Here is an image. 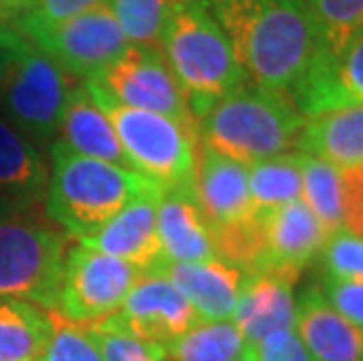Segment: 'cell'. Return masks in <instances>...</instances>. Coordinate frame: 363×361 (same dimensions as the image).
<instances>
[{
    "label": "cell",
    "instance_id": "obj_7",
    "mask_svg": "<svg viewBox=\"0 0 363 361\" xmlns=\"http://www.w3.org/2000/svg\"><path fill=\"white\" fill-rule=\"evenodd\" d=\"M66 237L35 206L0 204V301L14 298L54 310L66 265Z\"/></svg>",
    "mask_w": 363,
    "mask_h": 361
},
{
    "label": "cell",
    "instance_id": "obj_37",
    "mask_svg": "<svg viewBox=\"0 0 363 361\" xmlns=\"http://www.w3.org/2000/svg\"><path fill=\"white\" fill-rule=\"evenodd\" d=\"M14 28V26H0V43H3V38L7 35V30Z\"/></svg>",
    "mask_w": 363,
    "mask_h": 361
},
{
    "label": "cell",
    "instance_id": "obj_1",
    "mask_svg": "<svg viewBox=\"0 0 363 361\" xmlns=\"http://www.w3.org/2000/svg\"><path fill=\"white\" fill-rule=\"evenodd\" d=\"M249 82L289 96L319 50L310 0H206Z\"/></svg>",
    "mask_w": 363,
    "mask_h": 361
},
{
    "label": "cell",
    "instance_id": "obj_12",
    "mask_svg": "<svg viewBox=\"0 0 363 361\" xmlns=\"http://www.w3.org/2000/svg\"><path fill=\"white\" fill-rule=\"evenodd\" d=\"M296 109L312 115L363 109V28L335 50H316L305 78L291 94Z\"/></svg>",
    "mask_w": 363,
    "mask_h": 361
},
{
    "label": "cell",
    "instance_id": "obj_28",
    "mask_svg": "<svg viewBox=\"0 0 363 361\" xmlns=\"http://www.w3.org/2000/svg\"><path fill=\"white\" fill-rule=\"evenodd\" d=\"M319 50H335L363 28V0H310Z\"/></svg>",
    "mask_w": 363,
    "mask_h": 361
},
{
    "label": "cell",
    "instance_id": "obj_33",
    "mask_svg": "<svg viewBox=\"0 0 363 361\" xmlns=\"http://www.w3.org/2000/svg\"><path fill=\"white\" fill-rule=\"evenodd\" d=\"M94 5H101V0H38L30 10L21 14L35 21H45V24H54V21L71 19Z\"/></svg>",
    "mask_w": 363,
    "mask_h": 361
},
{
    "label": "cell",
    "instance_id": "obj_11",
    "mask_svg": "<svg viewBox=\"0 0 363 361\" xmlns=\"http://www.w3.org/2000/svg\"><path fill=\"white\" fill-rule=\"evenodd\" d=\"M199 321V314L172 282L157 272H145L127 294L120 310L91 321L89 326L96 331H120L136 340L169 348Z\"/></svg>",
    "mask_w": 363,
    "mask_h": 361
},
{
    "label": "cell",
    "instance_id": "obj_34",
    "mask_svg": "<svg viewBox=\"0 0 363 361\" xmlns=\"http://www.w3.org/2000/svg\"><path fill=\"white\" fill-rule=\"evenodd\" d=\"M38 3V0H0V5L3 7H7V10H10L12 14H19L21 12H26V10H30V7H33Z\"/></svg>",
    "mask_w": 363,
    "mask_h": 361
},
{
    "label": "cell",
    "instance_id": "obj_21",
    "mask_svg": "<svg viewBox=\"0 0 363 361\" xmlns=\"http://www.w3.org/2000/svg\"><path fill=\"white\" fill-rule=\"evenodd\" d=\"M61 143L71 150L80 152L84 157H94L101 162L118 165L122 169H131L125 150H122L113 122L99 109V104L91 99L87 87L80 82L75 84L71 99L66 104L64 118H61ZM134 172V169H131Z\"/></svg>",
    "mask_w": 363,
    "mask_h": 361
},
{
    "label": "cell",
    "instance_id": "obj_3",
    "mask_svg": "<svg viewBox=\"0 0 363 361\" xmlns=\"http://www.w3.org/2000/svg\"><path fill=\"white\" fill-rule=\"evenodd\" d=\"M176 82L199 120L216 101L249 82L206 0H181L160 38Z\"/></svg>",
    "mask_w": 363,
    "mask_h": 361
},
{
    "label": "cell",
    "instance_id": "obj_26",
    "mask_svg": "<svg viewBox=\"0 0 363 361\" xmlns=\"http://www.w3.org/2000/svg\"><path fill=\"white\" fill-rule=\"evenodd\" d=\"M181 0H111L108 7L129 45L160 48V38Z\"/></svg>",
    "mask_w": 363,
    "mask_h": 361
},
{
    "label": "cell",
    "instance_id": "obj_24",
    "mask_svg": "<svg viewBox=\"0 0 363 361\" xmlns=\"http://www.w3.org/2000/svg\"><path fill=\"white\" fill-rule=\"evenodd\" d=\"M249 193L253 216L279 209L303 197V167L300 152H286L249 167Z\"/></svg>",
    "mask_w": 363,
    "mask_h": 361
},
{
    "label": "cell",
    "instance_id": "obj_31",
    "mask_svg": "<svg viewBox=\"0 0 363 361\" xmlns=\"http://www.w3.org/2000/svg\"><path fill=\"white\" fill-rule=\"evenodd\" d=\"M323 296L350 324L363 331V279H323Z\"/></svg>",
    "mask_w": 363,
    "mask_h": 361
},
{
    "label": "cell",
    "instance_id": "obj_36",
    "mask_svg": "<svg viewBox=\"0 0 363 361\" xmlns=\"http://www.w3.org/2000/svg\"><path fill=\"white\" fill-rule=\"evenodd\" d=\"M237 361H258V357H256V348H246V352L242 357H239Z\"/></svg>",
    "mask_w": 363,
    "mask_h": 361
},
{
    "label": "cell",
    "instance_id": "obj_27",
    "mask_svg": "<svg viewBox=\"0 0 363 361\" xmlns=\"http://www.w3.org/2000/svg\"><path fill=\"white\" fill-rule=\"evenodd\" d=\"M52 333L43 357L38 361H104L96 335L87 324H75L50 310Z\"/></svg>",
    "mask_w": 363,
    "mask_h": 361
},
{
    "label": "cell",
    "instance_id": "obj_10",
    "mask_svg": "<svg viewBox=\"0 0 363 361\" xmlns=\"http://www.w3.org/2000/svg\"><path fill=\"white\" fill-rule=\"evenodd\" d=\"M143 272L120 258L78 244L66 253L54 312L75 324H91L120 310Z\"/></svg>",
    "mask_w": 363,
    "mask_h": 361
},
{
    "label": "cell",
    "instance_id": "obj_23",
    "mask_svg": "<svg viewBox=\"0 0 363 361\" xmlns=\"http://www.w3.org/2000/svg\"><path fill=\"white\" fill-rule=\"evenodd\" d=\"M52 333L50 314L26 301H0V361H35Z\"/></svg>",
    "mask_w": 363,
    "mask_h": 361
},
{
    "label": "cell",
    "instance_id": "obj_20",
    "mask_svg": "<svg viewBox=\"0 0 363 361\" xmlns=\"http://www.w3.org/2000/svg\"><path fill=\"white\" fill-rule=\"evenodd\" d=\"M48 176L38 145L0 115V204L38 206L45 202Z\"/></svg>",
    "mask_w": 363,
    "mask_h": 361
},
{
    "label": "cell",
    "instance_id": "obj_13",
    "mask_svg": "<svg viewBox=\"0 0 363 361\" xmlns=\"http://www.w3.org/2000/svg\"><path fill=\"white\" fill-rule=\"evenodd\" d=\"M260 218L262 260L258 272H277L293 282L319 256L328 240L326 226L303 199L289 202Z\"/></svg>",
    "mask_w": 363,
    "mask_h": 361
},
{
    "label": "cell",
    "instance_id": "obj_30",
    "mask_svg": "<svg viewBox=\"0 0 363 361\" xmlns=\"http://www.w3.org/2000/svg\"><path fill=\"white\" fill-rule=\"evenodd\" d=\"M91 331L96 335L104 361H169L167 348H160V345L136 340L120 331H96V328Z\"/></svg>",
    "mask_w": 363,
    "mask_h": 361
},
{
    "label": "cell",
    "instance_id": "obj_35",
    "mask_svg": "<svg viewBox=\"0 0 363 361\" xmlns=\"http://www.w3.org/2000/svg\"><path fill=\"white\" fill-rule=\"evenodd\" d=\"M14 21H17V14H12L7 7L0 5V26H14Z\"/></svg>",
    "mask_w": 363,
    "mask_h": 361
},
{
    "label": "cell",
    "instance_id": "obj_14",
    "mask_svg": "<svg viewBox=\"0 0 363 361\" xmlns=\"http://www.w3.org/2000/svg\"><path fill=\"white\" fill-rule=\"evenodd\" d=\"M162 195H164V190L155 188L143 197L134 199L118 216L108 221L99 233L84 237L78 244L125 260L145 274L160 260L157 206Z\"/></svg>",
    "mask_w": 363,
    "mask_h": 361
},
{
    "label": "cell",
    "instance_id": "obj_32",
    "mask_svg": "<svg viewBox=\"0 0 363 361\" xmlns=\"http://www.w3.org/2000/svg\"><path fill=\"white\" fill-rule=\"evenodd\" d=\"M258 361H312L296 328H284L256 345Z\"/></svg>",
    "mask_w": 363,
    "mask_h": 361
},
{
    "label": "cell",
    "instance_id": "obj_22",
    "mask_svg": "<svg viewBox=\"0 0 363 361\" xmlns=\"http://www.w3.org/2000/svg\"><path fill=\"white\" fill-rule=\"evenodd\" d=\"M296 152L340 169H363V109H340L305 118Z\"/></svg>",
    "mask_w": 363,
    "mask_h": 361
},
{
    "label": "cell",
    "instance_id": "obj_5",
    "mask_svg": "<svg viewBox=\"0 0 363 361\" xmlns=\"http://www.w3.org/2000/svg\"><path fill=\"white\" fill-rule=\"evenodd\" d=\"M75 89L54 61L17 26L0 43V115L33 143H52Z\"/></svg>",
    "mask_w": 363,
    "mask_h": 361
},
{
    "label": "cell",
    "instance_id": "obj_15",
    "mask_svg": "<svg viewBox=\"0 0 363 361\" xmlns=\"http://www.w3.org/2000/svg\"><path fill=\"white\" fill-rule=\"evenodd\" d=\"M148 272H157L172 282L199 319L206 321L233 319L239 291L246 279L244 270L220 258L197 263H157Z\"/></svg>",
    "mask_w": 363,
    "mask_h": 361
},
{
    "label": "cell",
    "instance_id": "obj_19",
    "mask_svg": "<svg viewBox=\"0 0 363 361\" xmlns=\"http://www.w3.org/2000/svg\"><path fill=\"white\" fill-rule=\"evenodd\" d=\"M157 263H197L218 258L211 226L199 209L195 190H169L162 195L157 206Z\"/></svg>",
    "mask_w": 363,
    "mask_h": 361
},
{
    "label": "cell",
    "instance_id": "obj_25",
    "mask_svg": "<svg viewBox=\"0 0 363 361\" xmlns=\"http://www.w3.org/2000/svg\"><path fill=\"white\" fill-rule=\"evenodd\" d=\"M251 348L233 321L202 319L167 348L169 361H237Z\"/></svg>",
    "mask_w": 363,
    "mask_h": 361
},
{
    "label": "cell",
    "instance_id": "obj_4",
    "mask_svg": "<svg viewBox=\"0 0 363 361\" xmlns=\"http://www.w3.org/2000/svg\"><path fill=\"white\" fill-rule=\"evenodd\" d=\"M305 115L289 96L253 82L216 101L197 120V139L246 167L298 150Z\"/></svg>",
    "mask_w": 363,
    "mask_h": 361
},
{
    "label": "cell",
    "instance_id": "obj_8",
    "mask_svg": "<svg viewBox=\"0 0 363 361\" xmlns=\"http://www.w3.org/2000/svg\"><path fill=\"white\" fill-rule=\"evenodd\" d=\"M17 30L43 55H48L66 75L80 78L82 82L96 78L129 48L108 3L94 5L71 19L54 24L19 14Z\"/></svg>",
    "mask_w": 363,
    "mask_h": 361
},
{
    "label": "cell",
    "instance_id": "obj_16",
    "mask_svg": "<svg viewBox=\"0 0 363 361\" xmlns=\"http://www.w3.org/2000/svg\"><path fill=\"white\" fill-rule=\"evenodd\" d=\"M195 197L211 228L237 226L253 216L249 167L199 143Z\"/></svg>",
    "mask_w": 363,
    "mask_h": 361
},
{
    "label": "cell",
    "instance_id": "obj_6",
    "mask_svg": "<svg viewBox=\"0 0 363 361\" xmlns=\"http://www.w3.org/2000/svg\"><path fill=\"white\" fill-rule=\"evenodd\" d=\"M91 99L113 122L129 167L143 179L169 190H195L197 129L185 127L164 115L138 111L113 101L104 91L82 82Z\"/></svg>",
    "mask_w": 363,
    "mask_h": 361
},
{
    "label": "cell",
    "instance_id": "obj_2",
    "mask_svg": "<svg viewBox=\"0 0 363 361\" xmlns=\"http://www.w3.org/2000/svg\"><path fill=\"white\" fill-rule=\"evenodd\" d=\"M50 160L45 216L78 240L99 233L127 204L160 188L131 169L84 157L59 139L50 143Z\"/></svg>",
    "mask_w": 363,
    "mask_h": 361
},
{
    "label": "cell",
    "instance_id": "obj_9",
    "mask_svg": "<svg viewBox=\"0 0 363 361\" xmlns=\"http://www.w3.org/2000/svg\"><path fill=\"white\" fill-rule=\"evenodd\" d=\"M87 84L122 106L164 115L185 127L197 129V120L190 113L188 99L160 48L129 45L96 78L87 80Z\"/></svg>",
    "mask_w": 363,
    "mask_h": 361
},
{
    "label": "cell",
    "instance_id": "obj_29",
    "mask_svg": "<svg viewBox=\"0 0 363 361\" xmlns=\"http://www.w3.org/2000/svg\"><path fill=\"white\" fill-rule=\"evenodd\" d=\"M319 256L328 279H363V235L335 230Z\"/></svg>",
    "mask_w": 363,
    "mask_h": 361
},
{
    "label": "cell",
    "instance_id": "obj_17",
    "mask_svg": "<svg viewBox=\"0 0 363 361\" xmlns=\"http://www.w3.org/2000/svg\"><path fill=\"white\" fill-rule=\"evenodd\" d=\"M293 328L312 361H363V331L333 310L321 289L303 291Z\"/></svg>",
    "mask_w": 363,
    "mask_h": 361
},
{
    "label": "cell",
    "instance_id": "obj_18",
    "mask_svg": "<svg viewBox=\"0 0 363 361\" xmlns=\"http://www.w3.org/2000/svg\"><path fill=\"white\" fill-rule=\"evenodd\" d=\"M296 282L277 272H246L239 291L233 324L244 340L256 348L260 340L284 328H293L296 319Z\"/></svg>",
    "mask_w": 363,
    "mask_h": 361
}]
</instances>
